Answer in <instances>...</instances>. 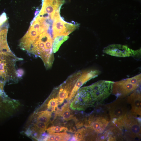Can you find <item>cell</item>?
<instances>
[{
	"label": "cell",
	"instance_id": "6da1fadb",
	"mask_svg": "<svg viewBox=\"0 0 141 141\" xmlns=\"http://www.w3.org/2000/svg\"><path fill=\"white\" fill-rule=\"evenodd\" d=\"M141 74L133 77L114 82L112 93L118 98H123L128 96L140 87Z\"/></svg>",
	"mask_w": 141,
	"mask_h": 141
},
{
	"label": "cell",
	"instance_id": "7a4b0ae2",
	"mask_svg": "<svg viewBox=\"0 0 141 141\" xmlns=\"http://www.w3.org/2000/svg\"><path fill=\"white\" fill-rule=\"evenodd\" d=\"M114 82L101 80L88 86L91 97L95 103H101L110 96L112 93Z\"/></svg>",
	"mask_w": 141,
	"mask_h": 141
},
{
	"label": "cell",
	"instance_id": "3957f363",
	"mask_svg": "<svg viewBox=\"0 0 141 141\" xmlns=\"http://www.w3.org/2000/svg\"><path fill=\"white\" fill-rule=\"evenodd\" d=\"M107 112V110L106 111L100 108L96 113L90 115L86 120L85 127L92 129L97 133H103L110 122Z\"/></svg>",
	"mask_w": 141,
	"mask_h": 141
},
{
	"label": "cell",
	"instance_id": "277c9868",
	"mask_svg": "<svg viewBox=\"0 0 141 141\" xmlns=\"http://www.w3.org/2000/svg\"><path fill=\"white\" fill-rule=\"evenodd\" d=\"M125 134L132 138H140L141 134L140 117L130 112L126 115L121 128Z\"/></svg>",
	"mask_w": 141,
	"mask_h": 141
},
{
	"label": "cell",
	"instance_id": "5b68a950",
	"mask_svg": "<svg viewBox=\"0 0 141 141\" xmlns=\"http://www.w3.org/2000/svg\"><path fill=\"white\" fill-rule=\"evenodd\" d=\"M75 96L70 105V107L73 110H84L95 103L91 97L88 86L80 88Z\"/></svg>",
	"mask_w": 141,
	"mask_h": 141
},
{
	"label": "cell",
	"instance_id": "8992f818",
	"mask_svg": "<svg viewBox=\"0 0 141 141\" xmlns=\"http://www.w3.org/2000/svg\"><path fill=\"white\" fill-rule=\"evenodd\" d=\"M126 98L118 99L113 102L107 105V109L110 119V121L121 118L126 115L128 111Z\"/></svg>",
	"mask_w": 141,
	"mask_h": 141
},
{
	"label": "cell",
	"instance_id": "52a82bcc",
	"mask_svg": "<svg viewBox=\"0 0 141 141\" xmlns=\"http://www.w3.org/2000/svg\"><path fill=\"white\" fill-rule=\"evenodd\" d=\"M103 52L107 54L118 57H136L141 55V49H132L127 46L121 44H112L105 48Z\"/></svg>",
	"mask_w": 141,
	"mask_h": 141
},
{
	"label": "cell",
	"instance_id": "ba28073f",
	"mask_svg": "<svg viewBox=\"0 0 141 141\" xmlns=\"http://www.w3.org/2000/svg\"><path fill=\"white\" fill-rule=\"evenodd\" d=\"M101 73L98 70L90 69L82 71L80 76L78 78L69 95L67 100L69 101L74 98L80 87L87 81L97 77Z\"/></svg>",
	"mask_w": 141,
	"mask_h": 141
},
{
	"label": "cell",
	"instance_id": "9c48e42d",
	"mask_svg": "<svg viewBox=\"0 0 141 141\" xmlns=\"http://www.w3.org/2000/svg\"><path fill=\"white\" fill-rule=\"evenodd\" d=\"M128 104L130 105V111L136 115H141V96L140 90L137 89L128 96L126 98Z\"/></svg>",
	"mask_w": 141,
	"mask_h": 141
},
{
	"label": "cell",
	"instance_id": "30bf717a",
	"mask_svg": "<svg viewBox=\"0 0 141 141\" xmlns=\"http://www.w3.org/2000/svg\"><path fill=\"white\" fill-rule=\"evenodd\" d=\"M114 126L109 128L98 137L97 140L116 141L122 140V131L118 127Z\"/></svg>",
	"mask_w": 141,
	"mask_h": 141
},
{
	"label": "cell",
	"instance_id": "8fae6325",
	"mask_svg": "<svg viewBox=\"0 0 141 141\" xmlns=\"http://www.w3.org/2000/svg\"><path fill=\"white\" fill-rule=\"evenodd\" d=\"M58 90L57 98L58 104H61L65 99L68 98L72 90L71 86L68 83L64 82L57 88Z\"/></svg>",
	"mask_w": 141,
	"mask_h": 141
},
{
	"label": "cell",
	"instance_id": "7c38bea8",
	"mask_svg": "<svg viewBox=\"0 0 141 141\" xmlns=\"http://www.w3.org/2000/svg\"><path fill=\"white\" fill-rule=\"evenodd\" d=\"M52 112L48 110L39 112L35 115V119L37 121L49 124L52 117Z\"/></svg>",
	"mask_w": 141,
	"mask_h": 141
},
{
	"label": "cell",
	"instance_id": "4fadbf2b",
	"mask_svg": "<svg viewBox=\"0 0 141 141\" xmlns=\"http://www.w3.org/2000/svg\"><path fill=\"white\" fill-rule=\"evenodd\" d=\"M47 141H67L70 138V135L66 132L49 133Z\"/></svg>",
	"mask_w": 141,
	"mask_h": 141
},
{
	"label": "cell",
	"instance_id": "5bb4252c",
	"mask_svg": "<svg viewBox=\"0 0 141 141\" xmlns=\"http://www.w3.org/2000/svg\"><path fill=\"white\" fill-rule=\"evenodd\" d=\"M69 38L68 36H56L54 39L52 46L54 53L56 52L61 44Z\"/></svg>",
	"mask_w": 141,
	"mask_h": 141
},
{
	"label": "cell",
	"instance_id": "9a60e30c",
	"mask_svg": "<svg viewBox=\"0 0 141 141\" xmlns=\"http://www.w3.org/2000/svg\"><path fill=\"white\" fill-rule=\"evenodd\" d=\"M69 105L68 103L65 104L62 107L61 110H60L59 113V115L66 121L70 120L73 118V115L71 114Z\"/></svg>",
	"mask_w": 141,
	"mask_h": 141
},
{
	"label": "cell",
	"instance_id": "2e32d148",
	"mask_svg": "<svg viewBox=\"0 0 141 141\" xmlns=\"http://www.w3.org/2000/svg\"><path fill=\"white\" fill-rule=\"evenodd\" d=\"M58 104V100L57 97L51 98L47 104L48 110L51 112L55 111L57 107Z\"/></svg>",
	"mask_w": 141,
	"mask_h": 141
},
{
	"label": "cell",
	"instance_id": "e0dca14e",
	"mask_svg": "<svg viewBox=\"0 0 141 141\" xmlns=\"http://www.w3.org/2000/svg\"><path fill=\"white\" fill-rule=\"evenodd\" d=\"M68 130V129L67 127L59 126H52L47 129V131L49 134L53 133L60 132L62 131L66 132Z\"/></svg>",
	"mask_w": 141,
	"mask_h": 141
},
{
	"label": "cell",
	"instance_id": "ac0fdd59",
	"mask_svg": "<svg viewBox=\"0 0 141 141\" xmlns=\"http://www.w3.org/2000/svg\"><path fill=\"white\" fill-rule=\"evenodd\" d=\"M7 18L6 13H3L0 16V26H2L7 21Z\"/></svg>",
	"mask_w": 141,
	"mask_h": 141
}]
</instances>
